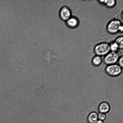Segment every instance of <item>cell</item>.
<instances>
[{
    "mask_svg": "<svg viewBox=\"0 0 123 123\" xmlns=\"http://www.w3.org/2000/svg\"><path fill=\"white\" fill-rule=\"evenodd\" d=\"M98 109L99 113L106 114L110 111L111 107L108 102L104 101L101 102L99 104Z\"/></svg>",
    "mask_w": 123,
    "mask_h": 123,
    "instance_id": "obj_6",
    "label": "cell"
},
{
    "mask_svg": "<svg viewBox=\"0 0 123 123\" xmlns=\"http://www.w3.org/2000/svg\"><path fill=\"white\" fill-rule=\"evenodd\" d=\"M67 25L69 27L74 28L77 27L79 25V21L78 19L72 16L66 21Z\"/></svg>",
    "mask_w": 123,
    "mask_h": 123,
    "instance_id": "obj_7",
    "label": "cell"
},
{
    "mask_svg": "<svg viewBox=\"0 0 123 123\" xmlns=\"http://www.w3.org/2000/svg\"><path fill=\"white\" fill-rule=\"evenodd\" d=\"M96 123H104V121L98 120L96 122Z\"/></svg>",
    "mask_w": 123,
    "mask_h": 123,
    "instance_id": "obj_16",
    "label": "cell"
},
{
    "mask_svg": "<svg viewBox=\"0 0 123 123\" xmlns=\"http://www.w3.org/2000/svg\"><path fill=\"white\" fill-rule=\"evenodd\" d=\"M91 62L94 66L98 67L101 65L103 62V58L99 56L95 55L92 58Z\"/></svg>",
    "mask_w": 123,
    "mask_h": 123,
    "instance_id": "obj_9",
    "label": "cell"
},
{
    "mask_svg": "<svg viewBox=\"0 0 123 123\" xmlns=\"http://www.w3.org/2000/svg\"><path fill=\"white\" fill-rule=\"evenodd\" d=\"M123 56H121L119 58L117 63L122 68H123Z\"/></svg>",
    "mask_w": 123,
    "mask_h": 123,
    "instance_id": "obj_14",
    "label": "cell"
},
{
    "mask_svg": "<svg viewBox=\"0 0 123 123\" xmlns=\"http://www.w3.org/2000/svg\"><path fill=\"white\" fill-rule=\"evenodd\" d=\"M110 45L111 51L117 52V51L119 49L118 45L115 42L111 43Z\"/></svg>",
    "mask_w": 123,
    "mask_h": 123,
    "instance_id": "obj_11",
    "label": "cell"
},
{
    "mask_svg": "<svg viewBox=\"0 0 123 123\" xmlns=\"http://www.w3.org/2000/svg\"><path fill=\"white\" fill-rule=\"evenodd\" d=\"M59 15L62 19L66 21L71 16V12L68 7L64 6L60 9Z\"/></svg>",
    "mask_w": 123,
    "mask_h": 123,
    "instance_id": "obj_5",
    "label": "cell"
},
{
    "mask_svg": "<svg viewBox=\"0 0 123 123\" xmlns=\"http://www.w3.org/2000/svg\"><path fill=\"white\" fill-rule=\"evenodd\" d=\"M98 1L101 3L105 4L106 0H99Z\"/></svg>",
    "mask_w": 123,
    "mask_h": 123,
    "instance_id": "obj_15",
    "label": "cell"
},
{
    "mask_svg": "<svg viewBox=\"0 0 123 123\" xmlns=\"http://www.w3.org/2000/svg\"><path fill=\"white\" fill-rule=\"evenodd\" d=\"M123 37L120 36L117 38L115 40V42L118 45L119 49H123Z\"/></svg>",
    "mask_w": 123,
    "mask_h": 123,
    "instance_id": "obj_10",
    "label": "cell"
},
{
    "mask_svg": "<svg viewBox=\"0 0 123 123\" xmlns=\"http://www.w3.org/2000/svg\"><path fill=\"white\" fill-rule=\"evenodd\" d=\"M106 73L112 77H116L120 75L123 72V68L117 63L107 65L105 69Z\"/></svg>",
    "mask_w": 123,
    "mask_h": 123,
    "instance_id": "obj_1",
    "label": "cell"
},
{
    "mask_svg": "<svg viewBox=\"0 0 123 123\" xmlns=\"http://www.w3.org/2000/svg\"><path fill=\"white\" fill-rule=\"evenodd\" d=\"M116 4V2L115 0H106L105 4L109 8H112L114 7Z\"/></svg>",
    "mask_w": 123,
    "mask_h": 123,
    "instance_id": "obj_12",
    "label": "cell"
},
{
    "mask_svg": "<svg viewBox=\"0 0 123 123\" xmlns=\"http://www.w3.org/2000/svg\"><path fill=\"white\" fill-rule=\"evenodd\" d=\"M107 29L110 33L115 34L119 31H122L123 26L120 20L115 19L111 20L108 23Z\"/></svg>",
    "mask_w": 123,
    "mask_h": 123,
    "instance_id": "obj_3",
    "label": "cell"
},
{
    "mask_svg": "<svg viewBox=\"0 0 123 123\" xmlns=\"http://www.w3.org/2000/svg\"><path fill=\"white\" fill-rule=\"evenodd\" d=\"M121 56L118 52L111 51L104 56L103 58V62L106 65L117 63L119 58Z\"/></svg>",
    "mask_w": 123,
    "mask_h": 123,
    "instance_id": "obj_4",
    "label": "cell"
},
{
    "mask_svg": "<svg viewBox=\"0 0 123 123\" xmlns=\"http://www.w3.org/2000/svg\"><path fill=\"white\" fill-rule=\"evenodd\" d=\"M98 120L104 121L106 118V114L101 113H98Z\"/></svg>",
    "mask_w": 123,
    "mask_h": 123,
    "instance_id": "obj_13",
    "label": "cell"
},
{
    "mask_svg": "<svg viewBox=\"0 0 123 123\" xmlns=\"http://www.w3.org/2000/svg\"><path fill=\"white\" fill-rule=\"evenodd\" d=\"M87 119L89 123H96L98 120V113L95 111L91 112L88 114Z\"/></svg>",
    "mask_w": 123,
    "mask_h": 123,
    "instance_id": "obj_8",
    "label": "cell"
},
{
    "mask_svg": "<svg viewBox=\"0 0 123 123\" xmlns=\"http://www.w3.org/2000/svg\"><path fill=\"white\" fill-rule=\"evenodd\" d=\"M94 51L95 55L104 56L111 51L110 44L106 42L99 43L94 47Z\"/></svg>",
    "mask_w": 123,
    "mask_h": 123,
    "instance_id": "obj_2",
    "label": "cell"
}]
</instances>
